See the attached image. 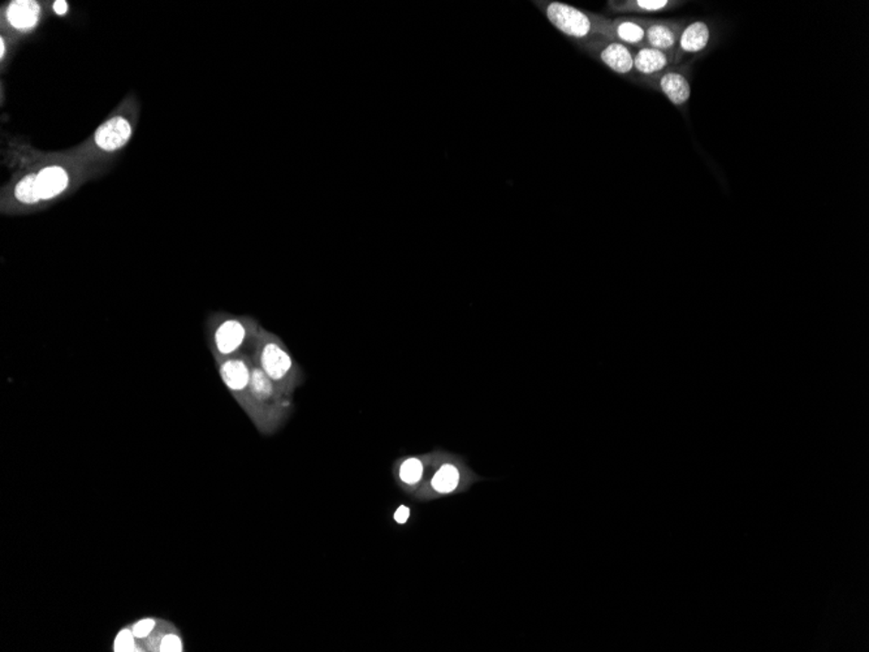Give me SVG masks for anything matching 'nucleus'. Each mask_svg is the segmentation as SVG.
Listing matches in <instances>:
<instances>
[{"label": "nucleus", "mask_w": 869, "mask_h": 652, "mask_svg": "<svg viewBox=\"0 0 869 652\" xmlns=\"http://www.w3.org/2000/svg\"><path fill=\"white\" fill-rule=\"evenodd\" d=\"M132 134L133 128L131 122L124 116H115L104 121L95 131V145L104 152H116L127 145Z\"/></svg>", "instance_id": "nucleus-13"}, {"label": "nucleus", "mask_w": 869, "mask_h": 652, "mask_svg": "<svg viewBox=\"0 0 869 652\" xmlns=\"http://www.w3.org/2000/svg\"><path fill=\"white\" fill-rule=\"evenodd\" d=\"M686 5L682 0H608V14L617 16L643 17V15H660Z\"/></svg>", "instance_id": "nucleus-10"}, {"label": "nucleus", "mask_w": 869, "mask_h": 652, "mask_svg": "<svg viewBox=\"0 0 869 652\" xmlns=\"http://www.w3.org/2000/svg\"><path fill=\"white\" fill-rule=\"evenodd\" d=\"M580 50L616 75L629 79L632 84L640 85V79L634 69V50L628 46L613 39L600 38L582 46Z\"/></svg>", "instance_id": "nucleus-5"}, {"label": "nucleus", "mask_w": 869, "mask_h": 652, "mask_svg": "<svg viewBox=\"0 0 869 652\" xmlns=\"http://www.w3.org/2000/svg\"><path fill=\"white\" fill-rule=\"evenodd\" d=\"M684 18H648L646 44L648 47L673 54L678 39L686 26Z\"/></svg>", "instance_id": "nucleus-9"}, {"label": "nucleus", "mask_w": 869, "mask_h": 652, "mask_svg": "<svg viewBox=\"0 0 869 652\" xmlns=\"http://www.w3.org/2000/svg\"><path fill=\"white\" fill-rule=\"evenodd\" d=\"M206 327L214 357L253 356L263 330L254 318L227 313L210 315Z\"/></svg>", "instance_id": "nucleus-2"}, {"label": "nucleus", "mask_w": 869, "mask_h": 652, "mask_svg": "<svg viewBox=\"0 0 869 652\" xmlns=\"http://www.w3.org/2000/svg\"><path fill=\"white\" fill-rule=\"evenodd\" d=\"M158 617H143L141 618V620L136 621V623L131 624V626H129V627H131L132 633H133L134 636H136L138 645H140L143 639H146L147 636L152 635L153 630L155 629L156 626H158Z\"/></svg>", "instance_id": "nucleus-19"}, {"label": "nucleus", "mask_w": 869, "mask_h": 652, "mask_svg": "<svg viewBox=\"0 0 869 652\" xmlns=\"http://www.w3.org/2000/svg\"><path fill=\"white\" fill-rule=\"evenodd\" d=\"M251 358L285 396L293 399L294 391L303 383V373L279 336L263 329Z\"/></svg>", "instance_id": "nucleus-4"}, {"label": "nucleus", "mask_w": 869, "mask_h": 652, "mask_svg": "<svg viewBox=\"0 0 869 652\" xmlns=\"http://www.w3.org/2000/svg\"><path fill=\"white\" fill-rule=\"evenodd\" d=\"M41 18V5L36 2H12L5 11V20L18 32H29Z\"/></svg>", "instance_id": "nucleus-15"}, {"label": "nucleus", "mask_w": 869, "mask_h": 652, "mask_svg": "<svg viewBox=\"0 0 869 652\" xmlns=\"http://www.w3.org/2000/svg\"><path fill=\"white\" fill-rule=\"evenodd\" d=\"M423 471H425V467H423V462L419 458H407L401 464L398 477L405 485L414 486L422 479Z\"/></svg>", "instance_id": "nucleus-17"}, {"label": "nucleus", "mask_w": 869, "mask_h": 652, "mask_svg": "<svg viewBox=\"0 0 869 652\" xmlns=\"http://www.w3.org/2000/svg\"><path fill=\"white\" fill-rule=\"evenodd\" d=\"M675 66L674 55L656 48L644 47L634 50V69L640 79V85L647 79L656 78Z\"/></svg>", "instance_id": "nucleus-12"}, {"label": "nucleus", "mask_w": 869, "mask_h": 652, "mask_svg": "<svg viewBox=\"0 0 869 652\" xmlns=\"http://www.w3.org/2000/svg\"><path fill=\"white\" fill-rule=\"evenodd\" d=\"M5 38H3L2 37V38H0V58H2V59H5Z\"/></svg>", "instance_id": "nucleus-22"}, {"label": "nucleus", "mask_w": 869, "mask_h": 652, "mask_svg": "<svg viewBox=\"0 0 869 652\" xmlns=\"http://www.w3.org/2000/svg\"><path fill=\"white\" fill-rule=\"evenodd\" d=\"M113 651H143L129 626L122 627L116 636Z\"/></svg>", "instance_id": "nucleus-18"}, {"label": "nucleus", "mask_w": 869, "mask_h": 652, "mask_svg": "<svg viewBox=\"0 0 869 652\" xmlns=\"http://www.w3.org/2000/svg\"><path fill=\"white\" fill-rule=\"evenodd\" d=\"M641 87L659 91L677 109H686L691 100L690 64H677L656 78L647 79Z\"/></svg>", "instance_id": "nucleus-7"}, {"label": "nucleus", "mask_w": 869, "mask_h": 652, "mask_svg": "<svg viewBox=\"0 0 869 652\" xmlns=\"http://www.w3.org/2000/svg\"><path fill=\"white\" fill-rule=\"evenodd\" d=\"M52 8H54L55 14H57L58 16H64L69 9V3L67 2H55Z\"/></svg>", "instance_id": "nucleus-21"}, {"label": "nucleus", "mask_w": 869, "mask_h": 652, "mask_svg": "<svg viewBox=\"0 0 869 652\" xmlns=\"http://www.w3.org/2000/svg\"><path fill=\"white\" fill-rule=\"evenodd\" d=\"M141 650L147 652H183L184 641L180 630L171 621L159 618L158 626L152 635L140 644Z\"/></svg>", "instance_id": "nucleus-14"}, {"label": "nucleus", "mask_w": 869, "mask_h": 652, "mask_svg": "<svg viewBox=\"0 0 869 652\" xmlns=\"http://www.w3.org/2000/svg\"><path fill=\"white\" fill-rule=\"evenodd\" d=\"M219 374L233 399L238 401L249 418L253 415L250 396L251 356L214 357Z\"/></svg>", "instance_id": "nucleus-6"}, {"label": "nucleus", "mask_w": 869, "mask_h": 652, "mask_svg": "<svg viewBox=\"0 0 869 652\" xmlns=\"http://www.w3.org/2000/svg\"><path fill=\"white\" fill-rule=\"evenodd\" d=\"M533 5L556 30L579 48L595 39L608 38L609 17L558 0H534Z\"/></svg>", "instance_id": "nucleus-1"}, {"label": "nucleus", "mask_w": 869, "mask_h": 652, "mask_svg": "<svg viewBox=\"0 0 869 652\" xmlns=\"http://www.w3.org/2000/svg\"><path fill=\"white\" fill-rule=\"evenodd\" d=\"M250 396L253 403L251 422L260 433L271 435L284 425L293 410V400L285 396L278 385L251 358Z\"/></svg>", "instance_id": "nucleus-3"}, {"label": "nucleus", "mask_w": 869, "mask_h": 652, "mask_svg": "<svg viewBox=\"0 0 869 652\" xmlns=\"http://www.w3.org/2000/svg\"><path fill=\"white\" fill-rule=\"evenodd\" d=\"M409 508L404 507V505H402V507L398 508L397 512H396L395 520L398 523H405L408 521V519H409Z\"/></svg>", "instance_id": "nucleus-20"}, {"label": "nucleus", "mask_w": 869, "mask_h": 652, "mask_svg": "<svg viewBox=\"0 0 869 652\" xmlns=\"http://www.w3.org/2000/svg\"><path fill=\"white\" fill-rule=\"evenodd\" d=\"M648 17L617 16L610 18L608 38L628 46L632 50L646 44Z\"/></svg>", "instance_id": "nucleus-11"}, {"label": "nucleus", "mask_w": 869, "mask_h": 652, "mask_svg": "<svg viewBox=\"0 0 869 652\" xmlns=\"http://www.w3.org/2000/svg\"><path fill=\"white\" fill-rule=\"evenodd\" d=\"M460 485V471L452 464H444L431 479V488L441 495L452 494Z\"/></svg>", "instance_id": "nucleus-16"}, {"label": "nucleus", "mask_w": 869, "mask_h": 652, "mask_svg": "<svg viewBox=\"0 0 869 652\" xmlns=\"http://www.w3.org/2000/svg\"><path fill=\"white\" fill-rule=\"evenodd\" d=\"M715 26L708 20L687 21L686 26L682 29L680 39H678L677 47H675L674 61L677 64H684L689 58H698L700 55L707 53L714 44Z\"/></svg>", "instance_id": "nucleus-8"}]
</instances>
